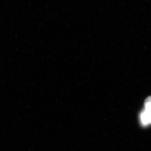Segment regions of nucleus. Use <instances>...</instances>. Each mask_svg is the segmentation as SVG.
Segmentation results:
<instances>
[{
	"label": "nucleus",
	"mask_w": 151,
	"mask_h": 151,
	"mask_svg": "<svg viewBox=\"0 0 151 151\" xmlns=\"http://www.w3.org/2000/svg\"><path fill=\"white\" fill-rule=\"evenodd\" d=\"M141 120L143 126H146L151 124V111L145 109L141 114Z\"/></svg>",
	"instance_id": "1"
},
{
	"label": "nucleus",
	"mask_w": 151,
	"mask_h": 151,
	"mask_svg": "<svg viewBox=\"0 0 151 151\" xmlns=\"http://www.w3.org/2000/svg\"><path fill=\"white\" fill-rule=\"evenodd\" d=\"M144 105L145 109L151 111V96H149L145 99Z\"/></svg>",
	"instance_id": "2"
}]
</instances>
